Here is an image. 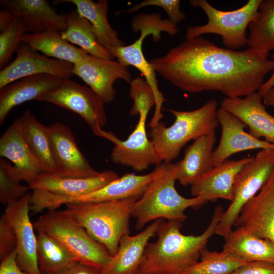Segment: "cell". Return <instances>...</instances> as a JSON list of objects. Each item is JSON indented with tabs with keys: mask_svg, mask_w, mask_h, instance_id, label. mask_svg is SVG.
Wrapping results in <instances>:
<instances>
[{
	"mask_svg": "<svg viewBox=\"0 0 274 274\" xmlns=\"http://www.w3.org/2000/svg\"><path fill=\"white\" fill-rule=\"evenodd\" d=\"M149 63L155 72L184 91H217L227 97L258 91L274 70V62L255 50L221 48L201 36L186 39Z\"/></svg>",
	"mask_w": 274,
	"mask_h": 274,
	"instance_id": "1",
	"label": "cell"
},
{
	"mask_svg": "<svg viewBox=\"0 0 274 274\" xmlns=\"http://www.w3.org/2000/svg\"><path fill=\"white\" fill-rule=\"evenodd\" d=\"M224 212L217 206L206 229L197 235L181 233L182 222L160 219L155 242H149L135 274H181L197 263Z\"/></svg>",
	"mask_w": 274,
	"mask_h": 274,
	"instance_id": "2",
	"label": "cell"
},
{
	"mask_svg": "<svg viewBox=\"0 0 274 274\" xmlns=\"http://www.w3.org/2000/svg\"><path fill=\"white\" fill-rule=\"evenodd\" d=\"M176 165L163 162L152 171L151 181L133 205L132 217L135 219L136 230L158 219L183 223L187 218L186 209L198 208L207 202L198 196L186 198L178 192L175 186Z\"/></svg>",
	"mask_w": 274,
	"mask_h": 274,
	"instance_id": "3",
	"label": "cell"
},
{
	"mask_svg": "<svg viewBox=\"0 0 274 274\" xmlns=\"http://www.w3.org/2000/svg\"><path fill=\"white\" fill-rule=\"evenodd\" d=\"M138 198L68 203L64 211L113 256L118 251L121 238L130 233L132 207Z\"/></svg>",
	"mask_w": 274,
	"mask_h": 274,
	"instance_id": "4",
	"label": "cell"
},
{
	"mask_svg": "<svg viewBox=\"0 0 274 274\" xmlns=\"http://www.w3.org/2000/svg\"><path fill=\"white\" fill-rule=\"evenodd\" d=\"M217 107V101L212 99L192 111L167 109L175 117L174 123L166 127L160 121L148 133L160 162H170L190 140L215 132L219 124Z\"/></svg>",
	"mask_w": 274,
	"mask_h": 274,
	"instance_id": "5",
	"label": "cell"
},
{
	"mask_svg": "<svg viewBox=\"0 0 274 274\" xmlns=\"http://www.w3.org/2000/svg\"><path fill=\"white\" fill-rule=\"evenodd\" d=\"M38 232H44L60 242L78 263L101 270L112 256L101 244L64 210H51L34 222Z\"/></svg>",
	"mask_w": 274,
	"mask_h": 274,
	"instance_id": "6",
	"label": "cell"
},
{
	"mask_svg": "<svg viewBox=\"0 0 274 274\" xmlns=\"http://www.w3.org/2000/svg\"><path fill=\"white\" fill-rule=\"evenodd\" d=\"M160 14H140L132 19L131 24L134 32L141 31V35L132 44L118 47L112 52L117 61L125 66L132 65L136 68L145 77V79L151 86L154 94L156 105L154 115L148 126H155L163 117L161 112L163 103L166 101L159 90L156 72L145 58L143 53L142 45L145 38L151 35L154 41L161 39V32L165 31L170 36L178 32L177 26L168 19H161Z\"/></svg>",
	"mask_w": 274,
	"mask_h": 274,
	"instance_id": "7",
	"label": "cell"
},
{
	"mask_svg": "<svg viewBox=\"0 0 274 274\" xmlns=\"http://www.w3.org/2000/svg\"><path fill=\"white\" fill-rule=\"evenodd\" d=\"M118 177V174L111 170L85 178H65L41 173L28 183L32 190L30 211L37 213L45 209L55 210L68 199L96 191Z\"/></svg>",
	"mask_w": 274,
	"mask_h": 274,
	"instance_id": "8",
	"label": "cell"
},
{
	"mask_svg": "<svg viewBox=\"0 0 274 274\" xmlns=\"http://www.w3.org/2000/svg\"><path fill=\"white\" fill-rule=\"evenodd\" d=\"M261 0H249L240 8L230 11L218 10L205 0H191L189 4L200 8L208 17L204 25L189 26L185 33L186 39L205 33L220 35L224 46L234 50L246 45V29L256 16Z\"/></svg>",
	"mask_w": 274,
	"mask_h": 274,
	"instance_id": "9",
	"label": "cell"
},
{
	"mask_svg": "<svg viewBox=\"0 0 274 274\" xmlns=\"http://www.w3.org/2000/svg\"><path fill=\"white\" fill-rule=\"evenodd\" d=\"M273 168L274 149L261 150L243 167L234 181L233 200L224 211L215 234L227 237L243 207L265 185Z\"/></svg>",
	"mask_w": 274,
	"mask_h": 274,
	"instance_id": "10",
	"label": "cell"
},
{
	"mask_svg": "<svg viewBox=\"0 0 274 274\" xmlns=\"http://www.w3.org/2000/svg\"><path fill=\"white\" fill-rule=\"evenodd\" d=\"M71 110L80 115L93 133L99 136L107 122L105 102L90 87L79 84L70 78L38 99Z\"/></svg>",
	"mask_w": 274,
	"mask_h": 274,
	"instance_id": "11",
	"label": "cell"
},
{
	"mask_svg": "<svg viewBox=\"0 0 274 274\" xmlns=\"http://www.w3.org/2000/svg\"><path fill=\"white\" fill-rule=\"evenodd\" d=\"M16 53L15 59L1 70L0 89L31 75L48 74L63 79L73 75V63L41 54L24 42L20 43Z\"/></svg>",
	"mask_w": 274,
	"mask_h": 274,
	"instance_id": "12",
	"label": "cell"
},
{
	"mask_svg": "<svg viewBox=\"0 0 274 274\" xmlns=\"http://www.w3.org/2000/svg\"><path fill=\"white\" fill-rule=\"evenodd\" d=\"M147 117L144 114L139 115L137 124L125 140H119L111 132L103 130L101 132L99 136L115 144L111 155L113 162L130 167L137 172H143L151 165L161 163L153 144L148 138Z\"/></svg>",
	"mask_w": 274,
	"mask_h": 274,
	"instance_id": "13",
	"label": "cell"
},
{
	"mask_svg": "<svg viewBox=\"0 0 274 274\" xmlns=\"http://www.w3.org/2000/svg\"><path fill=\"white\" fill-rule=\"evenodd\" d=\"M52 155L57 176L85 178L97 175L77 146L71 129L65 125L56 123L47 126Z\"/></svg>",
	"mask_w": 274,
	"mask_h": 274,
	"instance_id": "14",
	"label": "cell"
},
{
	"mask_svg": "<svg viewBox=\"0 0 274 274\" xmlns=\"http://www.w3.org/2000/svg\"><path fill=\"white\" fill-rule=\"evenodd\" d=\"M30 194L27 192L17 201L7 206L3 215L16 235L19 266L30 274H42L37 259V236L29 216Z\"/></svg>",
	"mask_w": 274,
	"mask_h": 274,
	"instance_id": "15",
	"label": "cell"
},
{
	"mask_svg": "<svg viewBox=\"0 0 274 274\" xmlns=\"http://www.w3.org/2000/svg\"><path fill=\"white\" fill-rule=\"evenodd\" d=\"M73 74L80 77L105 103L115 100V82L122 79L130 83L131 75L127 66L113 59H104L87 54L74 64Z\"/></svg>",
	"mask_w": 274,
	"mask_h": 274,
	"instance_id": "16",
	"label": "cell"
},
{
	"mask_svg": "<svg viewBox=\"0 0 274 274\" xmlns=\"http://www.w3.org/2000/svg\"><path fill=\"white\" fill-rule=\"evenodd\" d=\"M233 226L274 245V168L265 185L243 207Z\"/></svg>",
	"mask_w": 274,
	"mask_h": 274,
	"instance_id": "17",
	"label": "cell"
},
{
	"mask_svg": "<svg viewBox=\"0 0 274 274\" xmlns=\"http://www.w3.org/2000/svg\"><path fill=\"white\" fill-rule=\"evenodd\" d=\"M216 115L218 123L221 126V135L219 145L213 152V166L242 151L274 149V145L246 132L245 131L246 125L222 108L217 109Z\"/></svg>",
	"mask_w": 274,
	"mask_h": 274,
	"instance_id": "18",
	"label": "cell"
},
{
	"mask_svg": "<svg viewBox=\"0 0 274 274\" xmlns=\"http://www.w3.org/2000/svg\"><path fill=\"white\" fill-rule=\"evenodd\" d=\"M0 156L13 163V166L9 165V172L19 182L24 181L28 184L37 175L43 173L39 161L25 142L19 118L1 137Z\"/></svg>",
	"mask_w": 274,
	"mask_h": 274,
	"instance_id": "19",
	"label": "cell"
},
{
	"mask_svg": "<svg viewBox=\"0 0 274 274\" xmlns=\"http://www.w3.org/2000/svg\"><path fill=\"white\" fill-rule=\"evenodd\" d=\"M263 97L258 91L252 92L244 98L225 97L221 107L243 122L249 128V133L255 138H263L274 145V117L266 110Z\"/></svg>",
	"mask_w": 274,
	"mask_h": 274,
	"instance_id": "20",
	"label": "cell"
},
{
	"mask_svg": "<svg viewBox=\"0 0 274 274\" xmlns=\"http://www.w3.org/2000/svg\"><path fill=\"white\" fill-rule=\"evenodd\" d=\"M254 157L239 160L227 159L213 166L191 186L190 193L207 202L218 199L230 201L233 199V185L237 174Z\"/></svg>",
	"mask_w": 274,
	"mask_h": 274,
	"instance_id": "21",
	"label": "cell"
},
{
	"mask_svg": "<svg viewBox=\"0 0 274 274\" xmlns=\"http://www.w3.org/2000/svg\"><path fill=\"white\" fill-rule=\"evenodd\" d=\"M63 79L48 74L23 77L0 89V125L15 107L57 88Z\"/></svg>",
	"mask_w": 274,
	"mask_h": 274,
	"instance_id": "22",
	"label": "cell"
},
{
	"mask_svg": "<svg viewBox=\"0 0 274 274\" xmlns=\"http://www.w3.org/2000/svg\"><path fill=\"white\" fill-rule=\"evenodd\" d=\"M0 5L22 18L29 33L66 29V14L58 13L46 0H1Z\"/></svg>",
	"mask_w": 274,
	"mask_h": 274,
	"instance_id": "23",
	"label": "cell"
},
{
	"mask_svg": "<svg viewBox=\"0 0 274 274\" xmlns=\"http://www.w3.org/2000/svg\"><path fill=\"white\" fill-rule=\"evenodd\" d=\"M160 219L151 223L139 233L123 236L117 253L100 270L101 274H135L141 263L147 245L156 235Z\"/></svg>",
	"mask_w": 274,
	"mask_h": 274,
	"instance_id": "24",
	"label": "cell"
},
{
	"mask_svg": "<svg viewBox=\"0 0 274 274\" xmlns=\"http://www.w3.org/2000/svg\"><path fill=\"white\" fill-rule=\"evenodd\" d=\"M215 132L194 140L185 151L182 160L176 162L175 179L183 186H191L213 167Z\"/></svg>",
	"mask_w": 274,
	"mask_h": 274,
	"instance_id": "25",
	"label": "cell"
},
{
	"mask_svg": "<svg viewBox=\"0 0 274 274\" xmlns=\"http://www.w3.org/2000/svg\"><path fill=\"white\" fill-rule=\"evenodd\" d=\"M153 176V172L143 175L127 173L96 191L68 199L65 204L140 198L151 181Z\"/></svg>",
	"mask_w": 274,
	"mask_h": 274,
	"instance_id": "26",
	"label": "cell"
},
{
	"mask_svg": "<svg viewBox=\"0 0 274 274\" xmlns=\"http://www.w3.org/2000/svg\"><path fill=\"white\" fill-rule=\"evenodd\" d=\"M58 2H70L77 10L91 23L100 45L111 54L116 48L123 46L125 43L118 37L117 31L112 28L108 21V1L99 0H65Z\"/></svg>",
	"mask_w": 274,
	"mask_h": 274,
	"instance_id": "27",
	"label": "cell"
},
{
	"mask_svg": "<svg viewBox=\"0 0 274 274\" xmlns=\"http://www.w3.org/2000/svg\"><path fill=\"white\" fill-rule=\"evenodd\" d=\"M19 118L25 142L39 161L43 172L56 175L47 126L39 122L29 110L25 111Z\"/></svg>",
	"mask_w": 274,
	"mask_h": 274,
	"instance_id": "28",
	"label": "cell"
},
{
	"mask_svg": "<svg viewBox=\"0 0 274 274\" xmlns=\"http://www.w3.org/2000/svg\"><path fill=\"white\" fill-rule=\"evenodd\" d=\"M222 251L240 257L248 262L264 261L274 263V245L241 227L232 230L225 239Z\"/></svg>",
	"mask_w": 274,
	"mask_h": 274,
	"instance_id": "29",
	"label": "cell"
},
{
	"mask_svg": "<svg viewBox=\"0 0 274 274\" xmlns=\"http://www.w3.org/2000/svg\"><path fill=\"white\" fill-rule=\"evenodd\" d=\"M31 48L46 56L75 64L88 53L64 39L56 30H49L40 33H25L22 39Z\"/></svg>",
	"mask_w": 274,
	"mask_h": 274,
	"instance_id": "30",
	"label": "cell"
},
{
	"mask_svg": "<svg viewBox=\"0 0 274 274\" xmlns=\"http://www.w3.org/2000/svg\"><path fill=\"white\" fill-rule=\"evenodd\" d=\"M67 27L60 32L68 42L79 46L89 55L104 59H114L112 54L99 43L91 23L77 9L66 14Z\"/></svg>",
	"mask_w": 274,
	"mask_h": 274,
	"instance_id": "31",
	"label": "cell"
},
{
	"mask_svg": "<svg viewBox=\"0 0 274 274\" xmlns=\"http://www.w3.org/2000/svg\"><path fill=\"white\" fill-rule=\"evenodd\" d=\"M37 254L40 269L44 274H60L78 262L60 242L44 232H38Z\"/></svg>",
	"mask_w": 274,
	"mask_h": 274,
	"instance_id": "32",
	"label": "cell"
},
{
	"mask_svg": "<svg viewBox=\"0 0 274 274\" xmlns=\"http://www.w3.org/2000/svg\"><path fill=\"white\" fill-rule=\"evenodd\" d=\"M246 45L268 57L274 50V0H261L257 13L249 24Z\"/></svg>",
	"mask_w": 274,
	"mask_h": 274,
	"instance_id": "33",
	"label": "cell"
},
{
	"mask_svg": "<svg viewBox=\"0 0 274 274\" xmlns=\"http://www.w3.org/2000/svg\"><path fill=\"white\" fill-rule=\"evenodd\" d=\"M248 262L234 254L223 251H212L206 248L199 261L181 274H230Z\"/></svg>",
	"mask_w": 274,
	"mask_h": 274,
	"instance_id": "34",
	"label": "cell"
},
{
	"mask_svg": "<svg viewBox=\"0 0 274 274\" xmlns=\"http://www.w3.org/2000/svg\"><path fill=\"white\" fill-rule=\"evenodd\" d=\"M28 32L26 26L20 17H15L9 26L0 34V68L3 69L11 59L22 42L23 36Z\"/></svg>",
	"mask_w": 274,
	"mask_h": 274,
	"instance_id": "35",
	"label": "cell"
},
{
	"mask_svg": "<svg viewBox=\"0 0 274 274\" xmlns=\"http://www.w3.org/2000/svg\"><path fill=\"white\" fill-rule=\"evenodd\" d=\"M129 83V95L133 103L129 115L135 116L144 114L148 115L156 105L155 95L151 86L145 79L140 77L132 79Z\"/></svg>",
	"mask_w": 274,
	"mask_h": 274,
	"instance_id": "36",
	"label": "cell"
},
{
	"mask_svg": "<svg viewBox=\"0 0 274 274\" xmlns=\"http://www.w3.org/2000/svg\"><path fill=\"white\" fill-rule=\"evenodd\" d=\"M10 164L8 161L0 158V202L7 206L17 201L30 189L20 184L11 176Z\"/></svg>",
	"mask_w": 274,
	"mask_h": 274,
	"instance_id": "37",
	"label": "cell"
},
{
	"mask_svg": "<svg viewBox=\"0 0 274 274\" xmlns=\"http://www.w3.org/2000/svg\"><path fill=\"white\" fill-rule=\"evenodd\" d=\"M179 0H145L125 11L119 12L133 13L140 9L150 6L162 8L167 13L168 19L174 24H177L186 18L184 13L180 10Z\"/></svg>",
	"mask_w": 274,
	"mask_h": 274,
	"instance_id": "38",
	"label": "cell"
},
{
	"mask_svg": "<svg viewBox=\"0 0 274 274\" xmlns=\"http://www.w3.org/2000/svg\"><path fill=\"white\" fill-rule=\"evenodd\" d=\"M17 240L14 231L3 215L0 218V260L16 249Z\"/></svg>",
	"mask_w": 274,
	"mask_h": 274,
	"instance_id": "39",
	"label": "cell"
},
{
	"mask_svg": "<svg viewBox=\"0 0 274 274\" xmlns=\"http://www.w3.org/2000/svg\"><path fill=\"white\" fill-rule=\"evenodd\" d=\"M230 274H274V263L264 261L248 262Z\"/></svg>",
	"mask_w": 274,
	"mask_h": 274,
	"instance_id": "40",
	"label": "cell"
},
{
	"mask_svg": "<svg viewBox=\"0 0 274 274\" xmlns=\"http://www.w3.org/2000/svg\"><path fill=\"white\" fill-rule=\"evenodd\" d=\"M0 274H30L23 270L17 261V250L1 261Z\"/></svg>",
	"mask_w": 274,
	"mask_h": 274,
	"instance_id": "41",
	"label": "cell"
},
{
	"mask_svg": "<svg viewBox=\"0 0 274 274\" xmlns=\"http://www.w3.org/2000/svg\"><path fill=\"white\" fill-rule=\"evenodd\" d=\"M60 274H101V273L99 269L77 262Z\"/></svg>",
	"mask_w": 274,
	"mask_h": 274,
	"instance_id": "42",
	"label": "cell"
},
{
	"mask_svg": "<svg viewBox=\"0 0 274 274\" xmlns=\"http://www.w3.org/2000/svg\"><path fill=\"white\" fill-rule=\"evenodd\" d=\"M15 15L8 9L3 8L0 11V30L6 29L12 23Z\"/></svg>",
	"mask_w": 274,
	"mask_h": 274,
	"instance_id": "43",
	"label": "cell"
},
{
	"mask_svg": "<svg viewBox=\"0 0 274 274\" xmlns=\"http://www.w3.org/2000/svg\"><path fill=\"white\" fill-rule=\"evenodd\" d=\"M274 62V54L272 56V60ZM273 87H274V70L269 78L264 82L260 87L258 91L263 97L264 95Z\"/></svg>",
	"mask_w": 274,
	"mask_h": 274,
	"instance_id": "44",
	"label": "cell"
},
{
	"mask_svg": "<svg viewBox=\"0 0 274 274\" xmlns=\"http://www.w3.org/2000/svg\"><path fill=\"white\" fill-rule=\"evenodd\" d=\"M263 103L264 105L272 107L274 109V87L264 95Z\"/></svg>",
	"mask_w": 274,
	"mask_h": 274,
	"instance_id": "45",
	"label": "cell"
},
{
	"mask_svg": "<svg viewBox=\"0 0 274 274\" xmlns=\"http://www.w3.org/2000/svg\"><path fill=\"white\" fill-rule=\"evenodd\" d=\"M42 274H44V273H42Z\"/></svg>",
	"mask_w": 274,
	"mask_h": 274,
	"instance_id": "46",
	"label": "cell"
}]
</instances>
